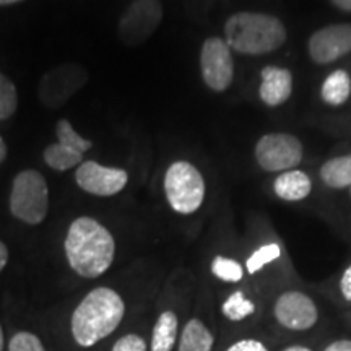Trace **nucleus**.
<instances>
[{
  "label": "nucleus",
  "instance_id": "1",
  "mask_svg": "<svg viewBox=\"0 0 351 351\" xmlns=\"http://www.w3.org/2000/svg\"><path fill=\"white\" fill-rule=\"evenodd\" d=\"M64 245L70 269L83 278H98L106 274L116 256L112 234L91 217L73 219Z\"/></svg>",
  "mask_w": 351,
  "mask_h": 351
},
{
  "label": "nucleus",
  "instance_id": "2",
  "mask_svg": "<svg viewBox=\"0 0 351 351\" xmlns=\"http://www.w3.org/2000/svg\"><path fill=\"white\" fill-rule=\"evenodd\" d=\"M125 315L121 295L111 288H95L75 307L70 320V330L77 345L90 348L108 339L119 327Z\"/></svg>",
  "mask_w": 351,
  "mask_h": 351
},
{
  "label": "nucleus",
  "instance_id": "3",
  "mask_svg": "<svg viewBox=\"0 0 351 351\" xmlns=\"http://www.w3.org/2000/svg\"><path fill=\"white\" fill-rule=\"evenodd\" d=\"M282 20L267 13L238 12L225 25V41L231 51L244 56H263L278 51L287 43Z\"/></svg>",
  "mask_w": 351,
  "mask_h": 351
},
{
  "label": "nucleus",
  "instance_id": "4",
  "mask_svg": "<svg viewBox=\"0 0 351 351\" xmlns=\"http://www.w3.org/2000/svg\"><path fill=\"white\" fill-rule=\"evenodd\" d=\"M10 213L26 225H41L49 213V187L36 169L20 171L12 182Z\"/></svg>",
  "mask_w": 351,
  "mask_h": 351
},
{
  "label": "nucleus",
  "instance_id": "5",
  "mask_svg": "<svg viewBox=\"0 0 351 351\" xmlns=\"http://www.w3.org/2000/svg\"><path fill=\"white\" fill-rule=\"evenodd\" d=\"M165 195L176 213H195L205 199L204 176L189 161H176L165 174Z\"/></svg>",
  "mask_w": 351,
  "mask_h": 351
},
{
  "label": "nucleus",
  "instance_id": "6",
  "mask_svg": "<svg viewBox=\"0 0 351 351\" xmlns=\"http://www.w3.org/2000/svg\"><path fill=\"white\" fill-rule=\"evenodd\" d=\"M254 155L257 165L267 173H285L301 163L302 143L295 135L274 132L258 138Z\"/></svg>",
  "mask_w": 351,
  "mask_h": 351
},
{
  "label": "nucleus",
  "instance_id": "7",
  "mask_svg": "<svg viewBox=\"0 0 351 351\" xmlns=\"http://www.w3.org/2000/svg\"><path fill=\"white\" fill-rule=\"evenodd\" d=\"M161 19L163 7L160 0H134L122 13L117 34L125 46H140L156 32Z\"/></svg>",
  "mask_w": 351,
  "mask_h": 351
},
{
  "label": "nucleus",
  "instance_id": "8",
  "mask_svg": "<svg viewBox=\"0 0 351 351\" xmlns=\"http://www.w3.org/2000/svg\"><path fill=\"white\" fill-rule=\"evenodd\" d=\"M200 72L205 85L221 93L234 80V60L230 46L221 38H208L200 51Z\"/></svg>",
  "mask_w": 351,
  "mask_h": 351
},
{
  "label": "nucleus",
  "instance_id": "9",
  "mask_svg": "<svg viewBox=\"0 0 351 351\" xmlns=\"http://www.w3.org/2000/svg\"><path fill=\"white\" fill-rule=\"evenodd\" d=\"M56 135L57 142L46 147L43 153L46 165L56 171H69L77 165L80 166L83 156L93 143L78 135L67 119L57 121Z\"/></svg>",
  "mask_w": 351,
  "mask_h": 351
},
{
  "label": "nucleus",
  "instance_id": "10",
  "mask_svg": "<svg viewBox=\"0 0 351 351\" xmlns=\"http://www.w3.org/2000/svg\"><path fill=\"white\" fill-rule=\"evenodd\" d=\"M276 322L291 332L311 330L319 320V309L306 293L289 289L276 298L274 306Z\"/></svg>",
  "mask_w": 351,
  "mask_h": 351
},
{
  "label": "nucleus",
  "instance_id": "11",
  "mask_svg": "<svg viewBox=\"0 0 351 351\" xmlns=\"http://www.w3.org/2000/svg\"><path fill=\"white\" fill-rule=\"evenodd\" d=\"M309 57L315 64H332L351 54V23L328 25L320 28L307 43Z\"/></svg>",
  "mask_w": 351,
  "mask_h": 351
},
{
  "label": "nucleus",
  "instance_id": "12",
  "mask_svg": "<svg viewBox=\"0 0 351 351\" xmlns=\"http://www.w3.org/2000/svg\"><path fill=\"white\" fill-rule=\"evenodd\" d=\"M75 181L82 191L91 195L111 197L119 194L129 182L125 169L108 168L96 161H85L75 171Z\"/></svg>",
  "mask_w": 351,
  "mask_h": 351
},
{
  "label": "nucleus",
  "instance_id": "13",
  "mask_svg": "<svg viewBox=\"0 0 351 351\" xmlns=\"http://www.w3.org/2000/svg\"><path fill=\"white\" fill-rule=\"evenodd\" d=\"M261 86L258 98L270 108L282 106L293 93V75L288 69L267 65L261 72Z\"/></svg>",
  "mask_w": 351,
  "mask_h": 351
},
{
  "label": "nucleus",
  "instance_id": "14",
  "mask_svg": "<svg viewBox=\"0 0 351 351\" xmlns=\"http://www.w3.org/2000/svg\"><path fill=\"white\" fill-rule=\"evenodd\" d=\"M313 191L311 178L301 169L285 171L275 179L274 192L285 202H300L309 197Z\"/></svg>",
  "mask_w": 351,
  "mask_h": 351
},
{
  "label": "nucleus",
  "instance_id": "15",
  "mask_svg": "<svg viewBox=\"0 0 351 351\" xmlns=\"http://www.w3.org/2000/svg\"><path fill=\"white\" fill-rule=\"evenodd\" d=\"M179 319L173 311H165L156 319L152 333L150 351H173L178 341Z\"/></svg>",
  "mask_w": 351,
  "mask_h": 351
},
{
  "label": "nucleus",
  "instance_id": "16",
  "mask_svg": "<svg viewBox=\"0 0 351 351\" xmlns=\"http://www.w3.org/2000/svg\"><path fill=\"white\" fill-rule=\"evenodd\" d=\"M215 337L204 320L191 319L182 328L178 351H212Z\"/></svg>",
  "mask_w": 351,
  "mask_h": 351
},
{
  "label": "nucleus",
  "instance_id": "17",
  "mask_svg": "<svg viewBox=\"0 0 351 351\" xmlns=\"http://www.w3.org/2000/svg\"><path fill=\"white\" fill-rule=\"evenodd\" d=\"M320 181L330 189H350L351 194V155L335 156L320 168Z\"/></svg>",
  "mask_w": 351,
  "mask_h": 351
},
{
  "label": "nucleus",
  "instance_id": "18",
  "mask_svg": "<svg viewBox=\"0 0 351 351\" xmlns=\"http://www.w3.org/2000/svg\"><path fill=\"white\" fill-rule=\"evenodd\" d=\"M351 95V78L346 70H335L328 75L320 88V96L330 106H341Z\"/></svg>",
  "mask_w": 351,
  "mask_h": 351
},
{
  "label": "nucleus",
  "instance_id": "19",
  "mask_svg": "<svg viewBox=\"0 0 351 351\" xmlns=\"http://www.w3.org/2000/svg\"><path fill=\"white\" fill-rule=\"evenodd\" d=\"M221 313L231 322H241L256 313V304L243 291H234L221 304Z\"/></svg>",
  "mask_w": 351,
  "mask_h": 351
},
{
  "label": "nucleus",
  "instance_id": "20",
  "mask_svg": "<svg viewBox=\"0 0 351 351\" xmlns=\"http://www.w3.org/2000/svg\"><path fill=\"white\" fill-rule=\"evenodd\" d=\"M212 274L226 283H238L244 278V269L238 261L218 256L212 262Z\"/></svg>",
  "mask_w": 351,
  "mask_h": 351
},
{
  "label": "nucleus",
  "instance_id": "21",
  "mask_svg": "<svg viewBox=\"0 0 351 351\" xmlns=\"http://www.w3.org/2000/svg\"><path fill=\"white\" fill-rule=\"evenodd\" d=\"M282 256V247L276 243H270L258 247L256 252H252V256L245 261V269H247L249 275L257 274L263 267L269 265V263L278 261Z\"/></svg>",
  "mask_w": 351,
  "mask_h": 351
},
{
  "label": "nucleus",
  "instance_id": "22",
  "mask_svg": "<svg viewBox=\"0 0 351 351\" xmlns=\"http://www.w3.org/2000/svg\"><path fill=\"white\" fill-rule=\"evenodd\" d=\"M19 108V95L13 82L5 73H0V121H5Z\"/></svg>",
  "mask_w": 351,
  "mask_h": 351
},
{
  "label": "nucleus",
  "instance_id": "23",
  "mask_svg": "<svg viewBox=\"0 0 351 351\" xmlns=\"http://www.w3.org/2000/svg\"><path fill=\"white\" fill-rule=\"evenodd\" d=\"M8 351H46L41 339L32 332H19L12 337Z\"/></svg>",
  "mask_w": 351,
  "mask_h": 351
},
{
  "label": "nucleus",
  "instance_id": "24",
  "mask_svg": "<svg viewBox=\"0 0 351 351\" xmlns=\"http://www.w3.org/2000/svg\"><path fill=\"white\" fill-rule=\"evenodd\" d=\"M111 351H148L147 341L137 333H129V335L121 337L112 346Z\"/></svg>",
  "mask_w": 351,
  "mask_h": 351
},
{
  "label": "nucleus",
  "instance_id": "25",
  "mask_svg": "<svg viewBox=\"0 0 351 351\" xmlns=\"http://www.w3.org/2000/svg\"><path fill=\"white\" fill-rule=\"evenodd\" d=\"M226 351H270L262 340L243 339L228 346Z\"/></svg>",
  "mask_w": 351,
  "mask_h": 351
},
{
  "label": "nucleus",
  "instance_id": "26",
  "mask_svg": "<svg viewBox=\"0 0 351 351\" xmlns=\"http://www.w3.org/2000/svg\"><path fill=\"white\" fill-rule=\"evenodd\" d=\"M340 291H341V296L345 298V301L351 302V265L346 267L343 275H341Z\"/></svg>",
  "mask_w": 351,
  "mask_h": 351
},
{
  "label": "nucleus",
  "instance_id": "27",
  "mask_svg": "<svg viewBox=\"0 0 351 351\" xmlns=\"http://www.w3.org/2000/svg\"><path fill=\"white\" fill-rule=\"evenodd\" d=\"M324 351H351V340L341 339V340H335L332 343H328Z\"/></svg>",
  "mask_w": 351,
  "mask_h": 351
},
{
  "label": "nucleus",
  "instance_id": "28",
  "mask_svg": "<svg viewBox=\"0 0 351 351\" xmlns=\"http://www.w3.org/2000/svg\"><path fill=\"white\" fill-rule=\"evenodd\" d=\"M7 262H8V247L5 245V243L0 241V274H2V270L5 269Z\"/></svg>",
  "mask_w": 351,
  "mask_h": 351
},
{
  "label": "nucleus",
  "instance_id": "29",
  "mask_svg": "<svg viewBox=\"0 0 351 351\" xmlns=\"http://www.w3.org/2000/svg\"><path fill=\"white\" fill-rule=\"evenodd\" d=\"M332 3L340 10L351 12V0H332Z\"/></svg>",
  "mask_w": 351,
  "mask_h": 351
},
{
  "label": "nucleus",
  "instance_id": "30",
  "mask_svg": "<svg viewBox=\"0 0 351 351\" xmlns=\"http://www.w3.org/2000/svg\"><path fill=\"white\" fill-rule=\"evenodd\" d=\"M282 351H314L313 348H309V346L306 345H289L287 348H283Z\"/></svg>",
  "mask_w": 351,
  "mask_h": 351
},
{
  "label": "nucleus",
  "instance_id": "31",
  "mask_svg": "<svg viewBox=\"0 0 351 351\" xmlns=\"http://www.w3.org/2000/svg\"><path fill=\"white\" fill-rule=\"evenodd\" d=\"M7 158V145L3 142V138L0 137V163Z\"/></svg>",
  "mask_w": 351,
  "mask_h": 351
},
{
  "label": "nucleus",
  "instance_id": "32",
  "mask_svg": "<svg viewBox=\"0 0 351 351\" xmlns=\"http://www.w3.org/2000/svg\"><path fill=\"white\" fill-rule=\"evenodd\" d=\"M23 2V0H0V7H7V5H13V3Z\"/></svg>",
  "mask_w": 351,
  "mask_h": 351
},
{
  "label": "nucleus",
  "instance_id": "33",
  "mask_svg": "<svg viewBox=\"0 0 351 351\" xmlns=\"http://www.w3.org/2000/svg\"><path fill=\"white\" fill-rule=\"evenodd\" d=\"M3 350V330H2V326H0V351Z\"/></svg>",
  "mask_w": 351,
  "mask_h": 351
}]
</instances>
